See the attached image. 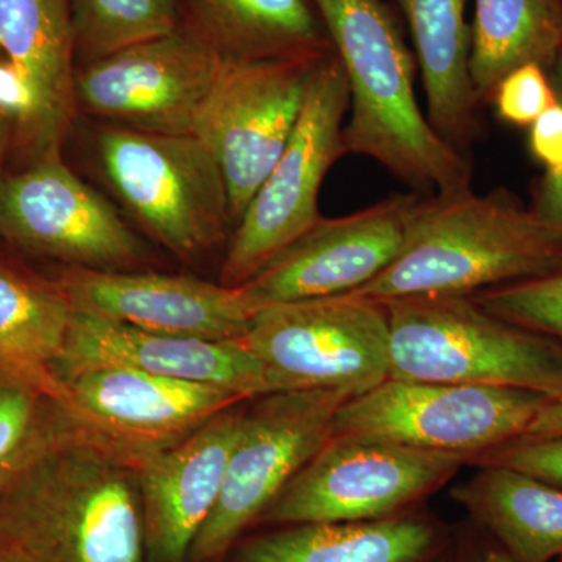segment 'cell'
I'll list each match as a JSON object with an SVG mask.
<instances>
[{"label":"cell","mask_w":562,"mask_h":562,"mask_svg":"<svg viewBox=\"0 0 562 562\" xmlns=\"http://www.w3.org/2000/svg\"><path fill=\"white\" fill-rule=\"evenodd\" d=\"M549 74L557 98L562 102V52ZM531 210L543 224L562 236V169L557 173H543L536 187Z\"/></svg>","instance_id":"33"},{"label":"cell","mask_w":562,"mask_h":562,"mask_svg":"<svg viewBox=\"0 0 562 562\" xmlns=\"http://www.w3.org/2000/svg\"><path fill=\"white\" fill-rule=\"evenodd\" d=\"M72 316L58 281L33 279L0 262V371L24 376L61 398L55 366Z\"/></svg>","instance_id":"24"},{"label":"cell","mask_w":562,"mask_h":562,"mask_svg":"<svg viewBox=\"0 0 562 562\" xmlns=\"http://www.w3.org/2000/svg\"><path fill=\"white\" fill-rule=\"evenodd\" d=\"M420 195L392 194L342 217H322L241 290L260 310L336 297L364 286L401 254Z\"/></svg>","instance_id":"15"},{"label":"cell","mask_w":562,"mask_h":562,"mask_svg":"<svg viewBox=\"0 0 562 562\" xmlns=\"http://www.w3.org/2000/svg\"><path fill=\"white\" fill-rule=\"evenodd\" d=\"M557 99L549 69L528 63L503 77L491 101L503 122L530 127Z\"/></svg>","instance_id":"29"},{"label":"cell","mask_w":562,"mask_h":562,"mask_svg":"<svg viewBox=\"0 0 562 562\" xmlns=\"http://www.w3.org/2000/svg\"><path fill=\"white\" fill-rule=\"evenodd\" d=\"M471 562H516L503 550L487 549L480 552Z\"/></svg>","instance_id":"35"},{"label":"cell","mask_w":562,"mask_h":562,"mask_svg":"<svg viewBox=\"0 0 562 562\" xmlns=\"http://www.w3.org/2000/svg\"><path fill=\"white\" fill-rule=\"evenodd\" d=\"M524 436H528V438H560L562 436V395L552 398L543 406Z\"/></svg>","instance_id":"34"},{"label":"cell","mask_w":562,"mask_h":562,"mask_svg":"<svg viewBox=\"0 0 562 562\" xmlns=\"http://www.w3.org/2000/svg\"><path fill=\"white\" fill-rule=\"evenodd\" d=\"M0 549L29 562H146L135 472L80 441L52 450L0 494Z\"/></svg>","instance_id":"3"},{"label":"cell","mask_w":562,"mask_h":562,"mask_svg":"<svg viewBox=\"0 0 562 562\" xmlns=\"http://www.w3.org/2000/svg\"><path fill=\"white\" fill-rule=\"evenodd\" d=\"M468 454L331 435L257 524L364 522L409 512L453 479Z\"/></svg>","instance_id":"7"},{"label":"cell","mask_w":562,"mask_h":562,"mask_svg":"<svg viewBox=\"0 0 562 562\" xmlns=\"http://www.w3.org/2000/svg\"><path fill=\"white\" fill-rule=\"evenodd\" d=\"M390 379L562 395V344L486 312L472 295L383 303Z\"/></svg>","instance_id":"4"},{"label":"cell","mask_w":562,"mask_h":562,"mask_svg":"<svg viewBox=\"0 0 562 562\" xmlns=\"http://www.w3.org/2000/svg\"><path fill=\"white\" fill-rule=\"evenodd\" d=\"M342 391L273 392L244 413L216 508L192 543L190 562H221L333 435Z\"/></svg>","instance_id":"10"},{"label":"cell","mask_w":562,"mask_h":562,"mask_svg":"<svg viewBox=\"0 0 562 562\" xmlns=\"http://www.w3.org/2000/svg\"><path fill=\"white\" fill-rule=\"evenodd\" d=\"M7 117L0 114V155H2L3 146L7 139Z\"/></svg>","instance_id":"37"},{"label":"cell","mask_w":562,"mask_h":562,"mask_svg":"<svg viewBox=\"0 0 562 562\" xmlns=\"http://www.w3.org/2000/svg\"><path fill=\"white\" fill-rule=\"evenodd\" d=\"M349 85L335 50L321 58L301 117L228 243L220 283L239 288L322 220L319 191L342 157Z\"/></svg>","instance_id":"6"},{"label":"cell","mask_w":562,"mask_h":562,"mask_svg":"<svg viewBox=\"0 0 562 562\" xmlns=\"http://www.w3.org/2000/svg\"><path fill=\"white\" fill-rule=\"evenodd\" d=\"M243 342L276 392L360 395L390 379V322L383 303L353 295L276 303L255 314Z\"/></svg>","instance_id":"8"},{"label":"cell","mask_w":562,"mask_h":562,"mask_svg":"<svg viewBox=\"0 0 562 562\" xmlns=\"http://www.w3.org/2000/svg\"><path fill=\"white\" fill-rule=\"evenodd\" d=\"M58 283L74 313L184 338L241 339L261 312L241 288L188 276L69 268Z\"/></svg>","instance_id":"16"},{"label":"cell","mask_w":562,"mask_h":562,"mask_svg":"<svg viewBox=\"0 0 562 562\" xmlns=\"http://www.w3.org/2000/svg\"><path fill=\"white\" fill-rule=\"evenodd\" d=\"M224 58L188 29L88 63L77 109L132 131L188 135Z\"/></svg>","instance_id":"14"},{"label":"cell","mask_w":562,"mask_h":562,"mask_svg":"<svg viewBox=\"0 0 562 562\" xmlns=\"http://www.w3.org/2000/svg\"><path fill=\"white\" fill-rule=\"evenodd\" d=\"M103 176L144 228L184 261L198 260L233 235L227 184L198 136L102 128Z\"/></svg>","instance_id":"5"},{"label":"cell","mask_w":562,"mask_h":562,"mask_svg":"<svg viewBox=\"0 0 562 562\" xmlns=\"http://www.w3.org/2000/svg\"><path fill=\"white\" fill-rule=\"evenodd\" d=\"M0 114L24 127L35 147L43 117L38 90L9 58L0 54Z\"/></svg>","instance_id":"31"},{"label":"cell","mask_w":562,"mask_h":562,"mask_svg":"<svg viewBox=\"0 0 562 562\" xmlns=\"http://www.w3.org/2000/svg\"><path fill=\"white\" fill-rule=\"evenodd\" d=\"M530 150L541 162L546 173L562 169V102L557 99L541 116L530 125Z\"/></svg>","instance_id":"32"},{"label":"cell","mask_w":562,"mask_h":562,"mask_svg":"<svg viewBox=\"0 0 562 562\" xmlns=\"http://www.w3.org/2000/svg\"><path fill=\"white\" fill-rule=\"evenodd\" d=\"M72 25L87 65L180 29L176 0H72Z\"/></svg>","instance_id":"27"},{"label":"cell","mask_w":562,"mask_h":562,"mask_svg":"<svg viewBox=\"0 0 562 562\" xmlns=\"http://www.w3.org/2000/svg\"><path fill=\"white\" fill-rule=\"evenodd\" d=\"M412 31L427 95V120L443 140L468 157L479 136V98L471 79L468 0H392Z\"/></svg>","instance_id":"21"},{"label":"cell","mask_w":562,"mask_h":562,"mask_svg":"<svg viewBox=\"0 0 562 562\" xmlns=\"http://www.w3.org/2000/svg\"><path fill=\"white\" fill-rule=\"evenodd\" d=\"M327 54L222 61L192 135L220 165L235 227L286 147L314 68Z\"/></svg>","instance_id":"11"},{"label":"cell","mask_w":562,"mask_h":562,"mask_svg":"<svg viewBox=\"0 0 562 562\" xmlns=\"http://www.w3.org/2000/svg\"><path fill=\"white\" fill-rule=\"evenodd\" d=\"M473 464H495L530 473L562 487V436L560 438H520L502 443L473 458Z\"/></svg>","instance_id":"30"},{"label":"cell","mask_w":562,"mask_h":562,"mask_svg":"<svg viewBox=\"0 0 562 562\" xmlns=\"http://www.w3.org/2000/svg\"><path fill=\"white\" fill-rule=\"evenodd\" d=\"M562 269V236L508 191L420 198L401 254L347 295L390 302L476 292Z\"/></svg>","instance_id":"2"},{"label":"cell","mask_w":562,"mask_h":562,"mask_svg":"<svg viewBox=\"0 0 562 562\" xmlns=\"http://www.w3.org/2000/svg\"><path fill=\"white\" fill-rule=\"evenodd\" d=\"M452 497L516 562L562 560V487L530 473L483 464Z\"/></svg>","instance_id":"22"},{"label":"cell","mask_w":562,"mask_h":562,"mask_svg":"<svg viewBox=\"0 0 562 562\" xmlns=\"http://www.w3.org/2000/svg\"><path fill=\"white\" fill-rule=\"evenodd\" d=\"M486 312L562 344V269L472 295Z\"/></svg>","instance_id":"28"},{"label":"cell","mask_w":562,"mask_h":562,"mask_svg":"<svg viewBox=\"0 0 562 562\" xmlns=\"http://www.w3.org/2000/svg\"><path fill=\"white\" fill-rule=\"evenodd\" d=\"M549 401L517 387L387 379L344 403L333 435L468 454L473 461L524 436Z\"/></svg>","instance_id":"9"},{"label":"cell","mask_w":562,"mask_h":562,"mask_svg":"<svg viewBox=\"0 0 562 562\" xmlns=\"http://www.w3.org/2000/svg\"><path fill=\"white\" fill-rule=\"evenodd\" d=\"M558 562H562V560H561V561H558Z\"/></svg>","instance_id":"38"},{"label":"cell","mask_w":562,"mask_h":562,"mask_svg":"<svg viewBox=\"0 0 562 562\" xmlns=\"http://www.w3.org/2000/svg\"><path fill=\"white\" fill-rule=\"evenodd\" d=\"M61 403L77 441L138 472L214 416L246 402L235 392L121 368L61 376Z\"/></svg>","instance_id":"12"},{"label":"cell","mask_w":562,"mask_h":562,"mask_svg":"<svg viewBox=\"0 0 562 562\" xmlns=\"http://www.w3.org/2000/svg\"><path fill=\"white\" fill-rule=\"evenodd\" d=\"M0 54L38 90L36 160L60 154L77 110L72 0H0Z\"/></svg>","instance_id":"20"},{"label":"cell","mask_w":562,"mask_h":562,"mask_svg":"<svg viewBox=\"0 0 562 562\" xmlns=\"http://www.w3.org/2000/svg\"><path fill=\"white\" fill-rule=\"evenodd\" d=\"M77 441L60 398L0 371V494L41 458Z\"/></svg>","instance_id":"26"},{"label":"cell","mask_w":562,"mask_h":562,"mask_svg":"<svg viewBox=\"0 0 562 562\" xmlns=\"http://www.w3.org/2000/svg\"><path fill=\"white\" fill-rule=\"evenodd\" d=\"M436 520L405 512L364 522L288 525L250 539L239 562H447Z\"/></svg>","instance_id":"19"},{"label":"cell","mask_w":562,"mask_h":562,"mask_svg":"<svg viewBox=\"0 0 562 562\" xmlns=\"http://www.w3.org/2000/svg\"><path fill=\"white\" fill-rule=\"evenodd\" d=\"M239 405L224 409L135 473L147 562L190 560L192 543L220 501L246 413Z\"/></svg>","instance_id":"18"},{"label":"cell","mask_w":562,"mask_h":562,"mask_svg":"<svg viewBox=\"0 0 562 562\" xmlns=\"http://www.w3.org/2000/svg\"><path fill=\"white\" fill-rule=\"evenodd\" d=\"M192 32L224 60L325 54L333 44L312 0H184Z\"/></svg>","instance_id":"23"},{"label":"cell","mask_w":562,"mask_h":562,"mask_svg":"<svg viewBox=\"0 0 562 562\" xmlns=\"http://www.w3.org/2000/svg\"><path fill=\"white\" fill-rule=\"evenodd\" d=\"M0 562H29L24 557L11 550L0 549Z\"/></svg>","instance_id":"36"},{"label":"cell","mask_w":562,"mask_h":562,"mask_svg":"<svg viewBox=\"0 0 562 562\" xmlns=\"http://www.w3.org/2000/svg\"><path fill=\"white\" fill-rule=\"evenodd\" d=\"M562 52V0H475L471 79L491 101L503 77L528 63L550 69Z\"/></svg>","instance_id":"25"},{"label":"cell","mask_w":562,"mask_h":562,"mask_svg":"<svg viewBox=\"0 0 562 562\" xmlns=\"http://www.w3.org/2000/svg\"><path fill=\"white\" fill-rule=\"evenodd\" d=\"M0 236L69 268L91 271L135 268L147 255L116 210L69 171L61 154L0 177Z\"/></svg>","instance_id":"13"},{"label":"cell","mask_w":562,"mask_h":562,"mask_svg":"<svg viewBox=\"0 0 562 562\" xmlns=\"http://www.w3.org/2000/svg\"><path fill=\"white\" fill-rule=\"evenodd\" d=\"M349 85L346 154L364 155L419 191L471 188L472 165L431 127L416 61L386 0H312Z\"/></svg>","instance_id":"1"},{"label":"cell","mask_w":562,"mask_h":562,"mask_svg":"<svg viewBox=\"0 0 562 562\" xmlns=\"http://www.w3.org/2000/svg\"><path fill=\"white\" fill-rule=\"evenodd\" d=\"M121 368L209 384L235 392L244 401L273 394L268 369L243 339L210 341L139 330L87 314L74 313L57 366L58 382L69 373Z\"/></svg>","instance_id":"17"}]
</instances>
